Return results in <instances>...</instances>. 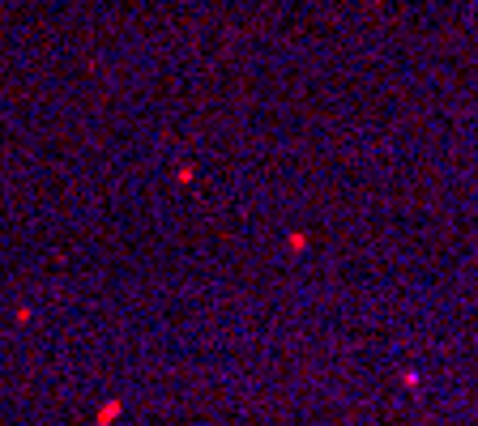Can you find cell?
Segmentation results:
<instances>
[{"label": "cell", "instance_id": "1", "mask_svg": "<svg viewBox=\"0 0 478 426\" xmlns=\"http://www.w3.org/2000/svg\"><path fill=\"white\" fill-rule=\"evenodd\" d=\"M120 410H124V405H120V401H111V405H103V410H99V426H107V422H116V418H120Z\"/></svg>", "mask_w": 478, "mask_h": 426}]
</instances>
